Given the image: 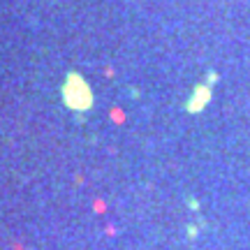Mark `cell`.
<instances>
[{"mask_svg": "<svg viewBox=\"0 0 250 250\" xmlns=\"http://www.w3.org/2000/svg\"><path fill=\"white\" fill-rule=\"evenodd\" d=\"M206 81H208V83H215V81H218V74H215V72H208V74H206Z\"/></svg>", "mask_w": 250, "mask_h": 250, "instance_id": "cell-3", "label": "cell"}, {"mask_svg": "<svg viewBox=\"0 0 250 250\" xmlns=\"http://www.w3.org/2000/svg\"><path fill=\"white\" fill-rule=\"evenodd\" d=\"M211 98H213L211 86H197V88L192 90L190 100L186 102V111H190V114H199V111H202V109L211 102Z\"/></svg>", "mask_w": 250, "mask_h": 250, "instance_id": "cell-2", "label": "cell"}, {"mask_svg": "<svg viewBox=\"0 0 250 250\" xmlns=\"http://www.w3.org/2000/svg\"><path fill=\"white\" fill-rule=\"evenodd\" d=\"M62 102L74 111H88L93 107V90L79 72H70L62 81Z\"/></svg>", "mask_w": 250, "mask_h": 250, "instance_id": "cell-1", "label": "cell"}]
</instances>
